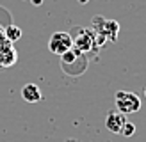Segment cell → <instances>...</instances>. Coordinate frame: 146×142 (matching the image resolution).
I'll use <instances>...</instances> for the list:
<instances>
[{"label": "cell", "instance_id": "cell-12", "mask_svg": "<svg viewBox=\"0 0 146 142\" xmlns=\"http://www.w3.org/2000/svg\"><path fill=\"white\" fill-rule=\"evenodd\" d=\"M68 142H77V140H68Z\"/></svg>", "mask_w": 146, "mask_h": 142}, {"label": "cell", "instance_id": "cell-2", "mask_svg": "<svg viewBox=\"0 0 146 142\" xmlns=\"http://www.w3.org/2000/svg\"><path fill=\"white\" fill-rule=\"evenodd\" d=\"M73 39V50H77L78 53H87L91 52L96 45V32L93 28H77L75 36H71Z\"/></svg>", "mask_w": 146, "mask_h": 142}, {"label": "cell", "instance_id": "cell-13", "mask_svg": "<svg viewBox=\"0 0 146 142\" xmlns=\"http://www.w3.org/2000/svg\"><path fill=\"white\" fill-rule=\"evenodd\" d=\"M144 96H146V91H144Z\"/></svg>", "mask_w": 146, "mask_h": 142}, {"label": "cell", "instance_id": "cell-10", "mask_svg": "<svg viewBox=\"0 0 146 142\" xmlns=\"http://www.w3.org/2000/svg\"><path fill=\"white\" fill-rule=\"evenodd\" d=\"M31 2H32V5L38 7V5H41V4H43V0H31Z\"/></svg>", "mask_w": 146, "mask_h": 142}, {"label": "cell", "instance_id": "cell-6", "mask_svg": "<svg viewBox=\"0 0 146 142\" xmlns=\"http://www.w3.org/2000/svg\"><path fill=\"white\" fill-rule=\"evenodd\" d=\"M96 21H100L102 28H94V32H98L100 36L111 39V41H116L118 37V30H119V25L118 21H112V20H104V18H94Z\"/></svg>", "mask_w": 146, "mask_h": 142}, {"label": "cell", "instance_id": "cell-7", "mask_svg": "<svg viewBox=\"0 0 146 142\" xmlns=\"http://www.w3.org/2000/svg\"><path fill=\"white\" fill-rule=\"evenodd\" d=\"M41 89L36 83H25L21 87V98L25 99L27 103H38L41 101Z\"/></svg>", "mask_w": 146, "mask_h": 142}, {"label": "cell", "instance_id": "cell-11", "mask_svg": "<svg viewBox=\"0 0 146 142\" xmlns=\"http://www.w3.org/2000/svg\"><path fill=\"white\" fill-rule=\"evenodd\" d=\"M89 0H78V4H87Z\"/></svg>", "mask_w": 146, "mask_h": 142}, {"label": "cell", "instance_id": "cell-1", "mask_svg": "<svg viewBox=\"0 0 146 142\" xmlns=\"http://www.w3.org/2000/svg\"><path fill=\"white\" fill-rule=\"evenodd\" d=\"M114 103L118 112L125 114H135L141 110V98L135 92H128V91H118L114 94Z\"/></svg>", "mask_w": 146, "mask_h": 142}, {"label": "cell", "instance_id": "cell-8", "mask_svg": "<svg viewBox=\"0 0 146 142\" xmlns=\"http://www.w3.org/2000/svg\"><path fill=\"white\" fill-rule=\"evenodd\" d=\"M4 37L9 41V43H16L21 37V28L16 25H7L4 28Z\"/></svg>", "mask_w": 146, "mask_h": 142}, {"label": "cell", "instance_id": "cell-5", "mask_svg": "<svg viewBox=\"0 0 146 142\" xmlns=\"http://www.w3.org/2000/svg\"><path fill=\"white\" fill-rule=\"evenodd\" d=\"M125 123H127V117L118 110H111L105 117V128L111 133H121Z\"/></svg>", "mask_w": 146, "mask_h": 142}, {"label": "cell", "instance_id": "cell-9", "mask_svg": "<svg viewBox=\"0 0 146 142\" xmlns=\"http://www.w3.org/2000/svg\"><path fill=\"white\" fill-rule=\"evenodd\" d=\"M134 133H135V124L130 123V121H127L125 126H123V130H121V135L123 137H132Z\"/></svg>", "mask_w": 146, "mask_h": 142}, {"label": "cell", "instance_id": "cell-4", "mask_svg": "<svg viewBox=\"0 0 146 142\" xmlns=\"http://www.w3.org/2000/svg\"><path fill=\"white\" fill-rule=\"evenodd\" d=\"M16 59H18V53L13 48V43H9L7 39L0 41V66L9 68L16 62Z\"/></svg>", "mask_w": 146, "mask_h": 142}, {"label": "cell", "instance_id": "cell-3", "mask_svg": "<svg viewBox=\"0 0 146 142\" xmlns=\"http://www.w3.org/2000/svg\"><path fill=\"white\" fill-rule=\"evenodd\" d=\"M71 48H73V39H71L70 32H62V30L54 32L48 41V50L54 55H64Z\"/></svg>", "mask_w": 146, "mask_h": 142}]
</instances>
